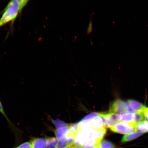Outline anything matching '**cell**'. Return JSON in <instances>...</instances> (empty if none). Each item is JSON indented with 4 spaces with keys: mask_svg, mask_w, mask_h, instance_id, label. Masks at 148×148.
<instances>
[{
    "mask_svg": "<svg viewBox=\"0 0 148 148\" xmlns=\"http://www.w3.org/2000/svg\"><path fill=\"white\" fill-rule=\"evenodd\" d=\"M106 133V130L104 129L99 130L92 129L79 130L76 136L74 145L77 147H83L85 142L91 138L97 139L101 141Z\"/></svg>",
    "mask_w": 148,
    "mask_h": 148,
    "instance_id": "cell-1",
    "label": "cell"
},
{
    "mask_svg": "<svg viewBox=\"0 0 148 148\" xmlns=\"http://www.w3.org/2000/svg\"><path fill=\"white\" fill-rule=\"evenodd\" d=\"M20 11V3L17 0H11L5 9L0 19V27L9 22L14 21Z\"/></svg>",
    "mask_w": 148,
    "mask_h": 148,
    "instance_id": "cell-2",
    "label": "cell"
},
{
    "mask_svg": "<svg viewBox=\"0 0 148 148\" xmlns=\"http://www.w3.org/2000/svg\"><path fill=\"white\" fill-rule=\"evenodd\" d=\"M135 123H118L114 126L110 127L111 130L114 132L127 134L136 132V131Z\"/></svg>",
    "mask_w": 148,
    "mask_h": 148,
    "instance_id": "cell-3",
    "label": "cell"
},
{
    "mask_svg": "<svg viewBox=\"0 0 148 148\" xmlns=\"http://www.w3.org/2000/svg\"><path fill=\"white\" fill-rule=\"evenodd\" d=\"M110 112L114 113L117 114H122L126 113L135 112L129 106L126 102L117 99L112 103L110 107Z\"/></svg>",
    "mask_w": 148,
    "mask_h": 148,
    "instance_id": "cell-4",
    "label": "cell"
},
{
    "mask_svg": "<svg viewBox=\"0 0 148 148\" xmlns=\"http://www.w3.org/2000/svg\"><path fill=\"white\" fill-rule=\"evenodd\" d=\"M99 116L102 118L105 127L110 128L115 125L120 121V114L114 113H100Z\"/></svg>",
    "mask_w": 148,
    "mask_h": 148,
    "instance_id": "cell-5",
    "label": "cell"
},
{
    "mask_svg": "<svg viewBox=\"0 0 148 148\" xmlns=\"http://www.w3.org/2000/svg\"><path fill=\"white\" fill-rule=\"evenodd\" d=\"M90 127L91 129L94 130H99L103 128H106L102 118L99 115L90 120Z\"/></svg>",
    "mask_w": 148,
    "mask_h": 148,
    "instance_id": "cell-6",
    "label": "cell"
},
{
    "mask_svg": "<svg viewBox=\"0 0 148 148\" xmlns=\"http://www.w3.org/2000/svg\"><path fill=\"white\" fill-rule=\"evenodd\" d=\"M32 148H46L47 138H33L30 140Z\"/></svg>",
    "mask_w": 148,
    "mask_h": 148,
    "instance_id": "cell-7",
    "label": "cell"
},
{
    "mask_svg": "<svg viewBox=\"0 0 148 148\" xmlns=\"http://www.w3.org/2000/svg\"><path fill=\"white\" fill-rule=\"evenodd\" d=\"M69 132V127L57 129L55 134L59 141L61 142L66 141L68 138V134Z\"/></svg>",
    "mask_w": 148,
    "mask_h": 148,
    "instance_id": "cell-8",
    "label": "cell"
},
{
    "mask_svg": "<svg viewBox=\"0 0 148 148\" xmlns=\"http://www.w3.org/2000/svg\"><path fill=\"white\" fill-rule=\"evenodd\" d=\"M0 112L4 116L5 119H6L7 121H8L9 125L12 130V131H14V134L16 135V136H18V135H20V133H22L21 131L20 130L18 129L17 127H16L13 123H12L10 120H9L8 116L5 114V112L4 109H3L2 104L1 103V101H0Z\"/></svg>",
    "mask_w": 148,
    "mask_h": 148,
    "instance_id": "cell-9",
    "label": "cell"
},
{
    "mask_svg": "<svg viewBox=\"0 0 148 148\" xmlns=\"http://www.w3.org/2000/svg\"><path fill=\"white\" fill-rule=\"evenodd\" d=\"M129 106L135 112H143L145 106L139 102L134 100H129L127 102Z\"/></svg>",
    "mask_w": 148,
    "mask_h": 148,
    "instance_id": "cell-10",
    "label": "cell"
},
{
    "mask_svg": "<svg viewBox=\"0 0 148 148\" xmlns=\"http://www.w3.org/2000/svg\"><path fill=\"white\" fill-rule=\"evenodd\" d=\"M136 131L143 133L148 132V120L145 119L143 121L136 123Z\"/></svg>",
    "mask_w": 148,
    "mask_h": 148,
    "instance_id": "cell-11",
    "label": "cell"
},
{
    "mask_svg": "<svg viewBox=\"0 0 148 148\" xmlns=\"http://www.w3.org/2000/svg\"><path fill=\"white\" fill-rule=\"evenodd\" d=\"M134 113L128 112L121 114L120 116V121L126 123H135Z\"/></svg>",
    "mask_w": 148,
    "mask_h": 148,
    "instance_id": "cell-12",
    "label": "cell"
},
{
    "mask_svg": "<svg viewBox=\"0 0 148 148\" xmlns=\"http://www.w3.org/2000/svg\"><path fill=\"white\" fill-rule=\"evenodd\" d=\"M144 134L143 133L138 132H134L124 136L121 140L122 143L131 141V140L135 139L141 136Z\"/></svg>",
    "mask_w": 148,
    "mask_h": 148,
    "instance_id": "cell-13",
    "label": "cell"
},
{
    "mask_svg": "<svg viewBox=\"0 0 148 148\" xmlns=\"http://www.w3.org/2000/svg\"><path fill=\"white\" fill-rule=\"evenodd\" d=\"M47 143L46 148H57L59 140L57 138H47Z\"/></svg>",
    "mask_w": 148,
    "mask_h": 148,
    "instance_id": "cell-14",
    "label": "cell"
},
{
    "mask_svg": "<svg viewBox=\"0 0 148 148\" xmlns=\"http://www.w3.org/2000/svg\"><path fill=\"white\" fill-rule=\"evenodd\" d=\"M99 148H115L111 142L106 140H102L97 146Z\"/></svg>",
    "mask_w": 148,
    "mask_h": 148,
    "instance_id": "cell-15",
    "label": "cell"
},
{
    "mask_svg": "<svg viewBox=\"0 0 148 148\" xmlns=\"http://www.w3.org/2000/svg\"><path fill=\"white\" fill-rule=\"evenodd\" d=\"M52 121L53 125L57 129L64 128V127H69L70 124H69L59 119L52 120Z\"/></svg>",
    "mask_w": 148,
    "mask_h": 148,
    "instance_id": "cell-16",
    "label": "cell"
},
{
    "mask_svg": "<svg viewBox=\"0 0 148 148\" xmlns=\"http://www.w3.org/2000/svg\"><path fill=\"white\" fill-rule=\"evenodd\" d=\"M99 113L92 112L85 116L81 121H88V120H92L94 118L96 117V116H99Z\"/></svg>",
    "mask_w": 148,
    "mask_h": 148,
    "instance_id": "cell-17",
    "label": "cell"
},
{
    "mask_svg": "<svg viewBox=\"0 0 148 148\" xmlns=\"http://www.w3.org/2000/svg\"><path fill=\"white\" fill-rule=\"evenodd\" d=\"M72 145L67 140L64 142H59L57 148H66Z\"/></svg>",
    "mask_w": 148,
    "mask_h": 148,
    "instance_id": "cell-18",
    "label": "cell"
},
{
    "mask_svg": "<svg viewBox=\"0 0 148 148\" xmlns=\"http://www.w3.org/2000/svg\"><path fill=\"white\" fill-rule=\"evenodd\" d=\"M16 148H32L30 141H27L20 144Z\"/></svg>",
    "mask_w": 148,
    "mask_h": 148,
    "instance_id": "cell-19",
    "label": "cell"
},
{
    "mask_svg": "<svg viewBox=\"0 0 148 148\" xmlns=\"http://www.w3.org/2000/svg\"><path fill=\"white\" fill-rule=\"evenodd\" d=\"M29 1V0H21V2L20 3V12H21L22 9L27 4Z\"/></svg>",
    "mask_w": 148,
    "mask_h": 148,
    "instance_id": "cell-20",
    "label": "cell"
},
{
    "mask_svg": "<svg viewBox=\"0 0 148 148\" xmlns=\"http://www.w3.org/2000/svg\"><path fill=\"white\" fill-rule=\"evenodd\" d=\"M143 114L145 119L148 120V108L145 107L143 110Z\"/></svg>",
    "mask_w": 148,
    "mask_h": 148,
    "instance_id": "cell-21",
    "label": "cell"
},
{
    "mask_svg": "<svg viewBox=\"0 0 148 148\" xmlns=\"http://www.w3.org/2000/svg\"><path fill=\"white\" fill-rule=\"evenodd\" d=\"M75 146L74 145H72L71 146H70V147H68L66 148H75Z\"/></svg>",
    "mask_w": 148,
    "mask_h": 148,
    "instance_id": "cell-22",
    "label": "cell"
},
{
    "mask_svg": "<svg viewBox=\"0 0 148 148\" xmlns=\"http://www.w3.org/2000/svg\"><path fill=\"white\" fill-rule=\"evenodd\" d=\"M75 148H84L83 147H75Z\"/></svg>",
    "mask_w": 148,
    "mask_h": 148,
    "instance_id": "cell-23",
    "label": "cell"
},
{
    "mask_svg": "<svg viewBox=\"0 0 148 148\" xmlns=\"http://www.w3.org/2000/svg\"><path fill=\"white\" fill-rule=\"evenodd\" d=\"M17 1H18V2L20 3V2H21V0H17Z\"/></svg>",
    "mask_w": 148,
    "mask_h": 148,
    "instance_id": "cell-24",
    "label": "cell"
},
{
    "mask_svg": "<svg viewBox=\"0 0 148 148\" xmlns=\"http://www.w3.org/2000/svg\"><path fill=\"white\" fill-rule=\"evenodd\" d=\"M93 148H98V147H97V146H96V147H94Z\"/></svg>",
    "mask_w": 148,
    "mask_h": 148,
    "instance_id": "cell-25",
    "label": "cell"
},
{
    "mask_svg": "<svg viewBox=\"0 0 148 148\" xmlns=\"http://www.w3.org/2000/svg\"><path fill=\"white\" fill-rule=\"evenodd\" d=\"M16 148V147H13V148Z\"/></svg>",
    "mask_w": 148,
    "mask_h": 148,
    "instance_id": "cell-26",
    "label": "cell"
}]
</instances>
